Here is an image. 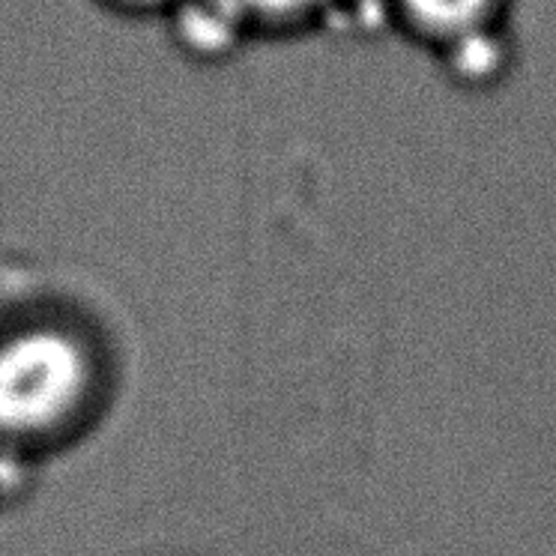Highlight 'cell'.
<instances>
[{
    "instance_id": "1",
    "label": "cell",
    "mask_w": 556,
    "mask_h": 556,
    "mask_svg": "<svg viewBox=\"0 0 556 556\" xmlns=\"http://www.w3.org/2000/svg\"><path fill=\"white\" fill-rule=\"evenodd\" d=\"M109 365L97 336L70 317L25 315L0 327V455L30 464L97 419Z\"/></svg>"
},
{
    "instance_id": "2",
    "label": "cell",
    "mask_w": 556,
    "mask_h": 556,
    "mask_svg": "<svg viewBox=\"0 0 556 556\" xmlns=\"http://www.w3.org/2000/svg\"><path fill=\"white\" fill-rule=\"evenodd\" d=\"M520 0H371L375 18L431 61L484 34L515 27Z\"/></svg>"
},
{
    "instance_id": "3",
    "label": "cell",
    "mask_w": 556,
    "mask_h": 556,
    "mask_svg": "<svg viewBox=\"0 0 556 556\" xmlns=\"http://www.w3.org/2000/svg\"><path fill=\"white\" fill-rule=\"evenodd\" d=\"M162 25L174 51L198 66H222L254 42L225 0H180Z\"/></svg>"
},
{
    "instance_id": "4",
    "label": "cell",
    "mask_w": 556,
    "mask_h": 556,
    "mask_svg": "<svg viewBox=\"0 0 556 556\" xmlns=\"http://www.w3.org/2000/svg\"><path fill=\"white\" fill-rule=\"evenodd\" d=\"M254 42H285L312 37L356 15L359 0H225ZM375 13L371 0H365Z\"/></svg>"
},
{
    "instance_id": "5",
    "label": "cell",
    "mask_w": 556,
    "mask_h": 556,
    "mask_svg": "<svg viewBox=\"0 0 556 556\" xmlns=\"http://www.w3.org/2000/svg\"><path fill=\"white\" fill-rule=\"evenodd\" d=\"M518 58V34H515V27H508V30H496V34H484L470 42H460L458 49L446 51L434 63L458 90L488 93L515 73Z\"/></svg>"
},
{
    "instance_id": "6",
    "label": "cell",
    "mask_w": 556,
    "mask_h": 556,
    "mask_svg": "<svg viewBox=\"0 0 556 556\" xmlns=\"http://www.w3.org/2000/svg\"><path fill=\"white\" fill-rule=\"evenodd\" d=\"M97 7L123 18H165L180 0H93Z\"/></svg>"
},
{
    "instance_id": "7",
    "label": "cell",
    "mask_w": 556,
    "mask_h": 556,
    "mask_svg": "<svg viewBox=\"0 0 556 556\" xmlns=\"http://www.w3.org/2000/svg\"><path fill=\"white\" fill-rule=\"evenodd\" d=\"M22 467H25V464H18V460L0 455V503H3V496L10 494L13 488L22 484Z\"/></svg>"
}]
</instances>
